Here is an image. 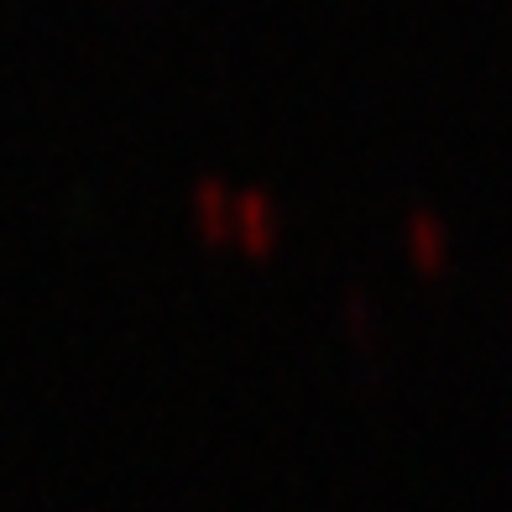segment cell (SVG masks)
Here are the masks:
<instances>
[]
</instances>
